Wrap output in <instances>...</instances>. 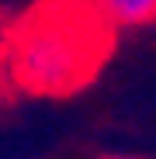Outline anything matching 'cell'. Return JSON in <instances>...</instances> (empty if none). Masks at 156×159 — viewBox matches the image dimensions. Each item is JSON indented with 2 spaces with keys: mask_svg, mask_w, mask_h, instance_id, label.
<instances>
[{
  "mask_svg": "<svg viewBox=\"0 0 156 159\" xmlns=\"http://www.w3.org/2000/svg\"><path fill=\"white\" fill-rule=\"evenodd\" d=\"M94 4L104 11L115 28H146V24H156V0H94Z\"/></svg>",
  "mask_w": 156,
  "mask_h": 159,
  "instance_id": "cell-2",
  "label": "cell"
},
{
  "mask_svg": "<svg viewBox=\"0 0 156 159\" xmlns=\"http://www.w3.org/2000/svg\"><path fill=\"white\" fill-rule=\"evenodd\" d=\"M101 159H139V156H101Z\"/></svg>",
  "mask_w": 156,
  "mask_h": 159,
  "instance_id": "cell-3",
  "label": "cell"
},
{
  "mask_svg": "<svg viewBox=\"0 0 156 159\" xmlns=\"http://www.w3.org/2000/svg\"><path fill=\"white\" fill-rule=\"evenodd\" d=\"M118 48V28L94 0H35L0 31L4 83L28 97L87 90Z\"/></svg>",
  "mask_w": 156,
  "mask_h": 159,
  "instance_id": "cell-1",
  "label": "cell"
}]
</instances>
